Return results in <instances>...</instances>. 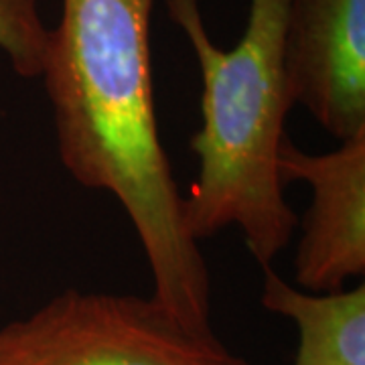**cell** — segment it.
<instances>
[{"mask_svg": "<svg viewBox=\"0 0 365 365\" xmlns=\"http://www.w3.org/2000/svg\"><path fill=\"white\" fill-rule=\"evenodd\" d=\"M150 11L153 0H61L39 78L67 173L116 197L140 240L153 299L209 333L211 276L185 230L182 195L158 134Z\"/></svg>", "mask_w": 365, "mask_h": 365, "instance_id": "6da1fadb", "label": "cell"}, {"mask_svg": "<svg viewBox=\"0 0 365 365\" xmlns=\"http://www.w3.org/2000/svg\"><path fill=\"white\" fill-rule=\"evenodd\" d=\"M201 69V128L191 138L199 170L182 195V223L197 244L237 227L260 268L287 248L297 215L278 169L284 122L294 106L287 73L290 0H250L232 49L209 35L199 0H167Z\"/></svg>", "mask_w": 365, "mask_h": 365, "instance_id": "7a4b0ae2", "label": "cell"}, {"mask_svg": "<svg viewBox=\"0 0 365 365\" xmlns=\"http://www.w3.org/2000/svg\"><path fill=\"white\" fill-rule=\"evenodd\" d=\"M0 365H250L153 297L66 290L0 327Z\"/></svg>", "mask_w": 365, "mask_h": 365, "instance_id": "3957f363", "label": "cell"}, {"mask_svg": "<svg viewBox=\"0 0 365 365\" xmlns=\"http://www.w3.org/2000/svg\"><path fill=\"white\" fill-rule=\"evenodd\" d=\"M278 169L282 182L311 187L294 258L299 287L335 292L365 274V134L343 140L325 155L304 153L284 140Z\"/></svg>", "mask_w": 365, "mask_h": 365, "instance_id": "277c9868", "label": "cell"}, {"mask_svg": "<svg viewBox=\"0 0 365 365\" xmlns=\"http://www.w3.org/2000/svg\"><path fill=\"white\" fill-rule=\"evenodd\" d=\"M287 73L294 104L339 143L365 134V0H290Z\"/></svg>", "mask_w": 365, "mask_h": 365, "instance_id": "5b68a950", "label": "cell"}, {"mask_svg": "<svg viewBox=\"0 0 365 365\" xmlns=\"http://www.w3.org/2000/svg\"><path fill=\"white\" fill-rule=\"evenodd\" d=\"M260 302L266 311L299 327L292 365H365V287L335 292H304L262 268Z\"/></svg>", "mask_w": 365, "mask_h": 365, "instance_id": "8992f818", "label": "cell"}, {"mask_svg": "<svg viewBox=\"0 0 365 365\" xmlns=\"http://www.w3.org/2000/svg\"><path fill=\"white\" fill-rule=\"evenodd\" d=\"M47 35L39 0H0V51L16 76L39 78Z\"/></svg>", "mask_w": 365, "mask_h": 365, "instance_id": "52a82bcc", "label": "cell"}]
</instances>
